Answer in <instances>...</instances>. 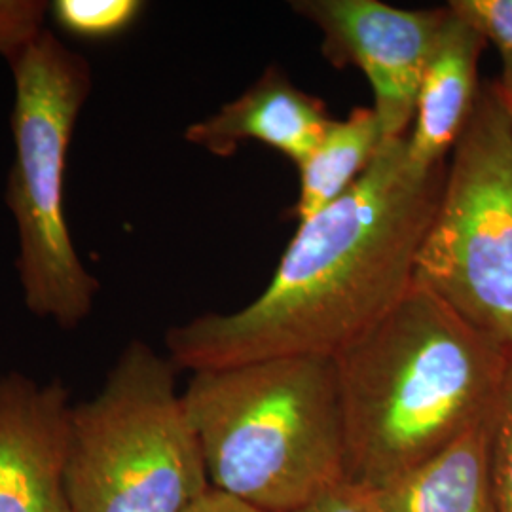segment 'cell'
Here are the masks:
<instances>
[{"instance_id":"1","label":"cell","mask_w":512,"mask_h":512,"mask_svg":"<svg viewBox=\"0 0 512 512\" xmlns=\"http://www.w3.org/2000/svg\"><path fill=\"white\" fill-rule=\"evenodd\" d=\"M446 167L416 171L406 137L385 139L365 175L298 224L274 277L232 313L165 332L167 357L192 372L283 357L332 359L408 291Z\"/></svg>"},{"instance_id":"2","label":"cell","mask_w":512,"mask_h":512,"mask_svg":"<svg viewBox=\"0 0 512 512\" xmlns=\"http://www.w3.org/2000/svg\"><path fill=\"white\" fill-rule=\"evenodd\" d=\"M511 355L412 281L378 323L332 357L349 484L382 486L486 420Z\"/></svg>"},{"instance_id":"3","label":"cell","mask_w":512,"mask_h":512,"mask_svg":"<svg viewBox=\"0 0 512 512\" xmlns=\"http://www.w3.org/2000/svg\"><path fill=\"white\" fill-rule=\"evenodd\" d=\"M183 401L211 488L255 511H300L349 482L332 359L283 357L192 372Z\"/></svg>"},{"instance_id":"4","label":"cell","mask_w":512,"mask_h":512,"mask_svg":"<svg viewBox=\"0 0 512 512\" xmlns=\"http://www.w3.org/2000/svg\"><path fill=\"white\" fill-rule=\"evenodd\" d=\"M177 370L133 340L101 391L73 404L65 478L74 512H186L211 490Z\"/></svg>"},{"instance_id":"5","label":"cell","mask_w":512,"mask_h":512,"mask_svg":"<svg viewBox=\"0 0 512 512\" xmlns=\"http://www.w3.org/2000/svg\"><path fill=\"white\" fill-rule=\"evenodd\" d=\"M10 67L14 162L6 203L18 228L23 300L33 315L73 330L92 313L99 293L65 217L67 152L92 93V65L44 29Z\"/></svg>"},{"instance_id":"6","label":"cell","mask_w":512,"mask_h":512,"mask_svg":"<svg viewBox=\"0 0 512 512\" xmlns=\"http://www.w3.org/2000/svg\"><path fill=\"white\" fill-rule=\"evenodd\" d=\"M412 281L512 351V114L494 82L450 154Z\"/></svg>"},{"instance_id":"7","label":"cell","mask_w":512,"mask_h":512,"mask_svg":"<svg viewBox=\"0 0 512 512\" xmlns=\"http://www.w3.org/2000/svg\"><path fill=\"white\" fill-rule=\"evenodd\" d=\"M291 8L321 31L334 67L365 74L385 139L406 137L448 8L404 10L380 0H294Z\"/></svg>"},{"instance_id":"8","label":"cell","mask_w":512,"mask_h":512,"mask_svg":"<svg viewBox=\"0 0 512 512\" xmlns=\"http://www.w3.org/2000/svg\"><path fill=\"white\" fill-rule=\"evenodd\" d=\"M71 410L59 378L0 376V512H74L65 478Z\"/></svg>"},{"instance_id":"9","label":"cell","mask_w":512,"mask_h":512,"mask_svg":"<svg viewBox=\"0 0 512 512\" xmlns=\"http://www.w3.org/2000/svg\"><path fill=\"white\" fill-rule=\"evenodd\" d=\"M330 122L319 97L300 90L272 67L234 101L188 126L184 139L219 158H230L239 145L256 141L300 165Z\"/></svg>"},{"instance_id":"10","label":"cell","mask_w":512,"mask_h":512,"mask_svg":"<svg viewBox=\"0 0 512 512\" xmlns=\"http://www.w3.org/2000/svg\"><path fill=\"white\" fill-rule=\"evenodd\" d=\"M486 46L475 27L448 8L421 76L406 135L408 160L416 171L429 173L448 164L478 103V63Z\"/></svg>"},{"instance_id":"11","label":"cell","mask_w":512,"mask_h":512,"mask_svg":"<svg viewBox=\"0 0 512 512\" xmlns=\"http://www.w3.org/2000/svg\"><path fill=\"white\" fill-rule=\"evenodd\" d=\"M492 414L403 475L361 488L370 512H497Z\"/></svg>"},{"instance_id":"12","label":"cell","mask_w":512,"mask_h":512,"mask_svg":"<svg viewBox=\"0 0 512 512\" xmlns=\"http://www.w3.org/2000/svg\"><path fill=\"white\" fill-rule=\"evenodd\" d=\"M384 141L382 124L372 107H357L344 120L332 118L323 137L298 165L296 222L311 219L340 200L365 175Z\"/></svg>"},{"instance_id":"13","label":"cell","mask_w":512,"mask_h":512,"mask_svg":"<svg viewBox=\"0 0 512 512\" xmlns=\"http://www.w3.org/2000/svg\"><path fill=\"white\" fill-rule=\"evenodd\" d=\"M143 10L141 0H55L50 4L57 27L84 40H107L126 33Z\"/></svg>"},{"instance_id":"14","label":"cell","mask_w":512,"mask_h":512,"mask_svg":"<svg viewBox=\"0 0 512 512\" xmlns=\"http://www.w3.org/2000/svg\"><path fill=\"white\" fill-rule=\"evenodd\" d=\"M448 8L497 50L501 69L492 82L512 114V0H452Z\"/></svg>"},{"instance_id":"15","label":"cell","mask_w":512,"mask_h":512,"mask_svg":"<svg viewBox=\"0 0 512 512\" xmlns=\"http://www.w3.org/2000/svg\"><path fill=\"white\" fill-rule=\"evenodd\" d=\"M492 478L497 512H512V355L492 414Z\"/></svg>"},{"instance_id":"16","label":"cell","mask_w":512,"mask_h":512,"mask_svg":"<svg viewBox=\"0 0 512 512\" xmlns=\"http://www.w3.org/2000/svg\"><path fill=\"white\" fill-rule=\"evenodd\" d=\"M48 12L44 0H0V55L10 65L44 33Z\"/></svg>"},{"instance_id":"17","label":"cell","mask_w":512,"mask_h":512,"mask_svg":"<svg viewBox=\"0 0 512 512\" xmlns=\"http://www.w3.org/2000/svg\"><path fill=\"white\" fill-rule=\"evenodd\" d=\"M296 512H370V509L366 505L361 488L346 482L332 488L330 492L317 497L310 505Z\"/></svg>"},{"instance_id":"18","label":"cell","mask_w":512,"mask_h":512,"mask_svg":"<svg viewBox=\"0 0 512 512\" xmlns=\"http://www.w3.org/2000/svg\"><path fill=\"white\" fill-rule=\"evenodd\" d=\"M186 512H258L251 507H247L245 503H241L238 499L230 497V495L222 494L217 490H209L203 495L202 499H198L190 509Z\"/></svg>"}]
</instances>
